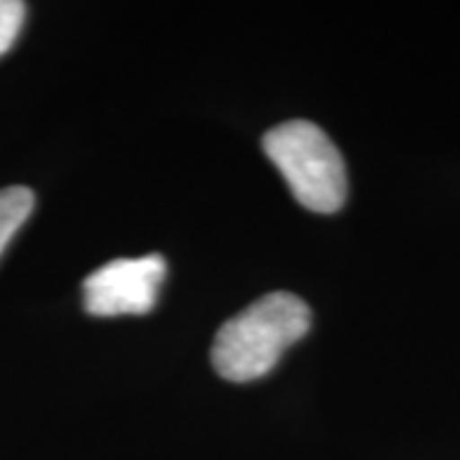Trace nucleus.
<instances>
[{
    "label": "nucleus",
    "mask_w": 460,
    "mask_h": 460,
    "mask_svg": "<svg viewBox=\"0 0 460 460\" xmlns=\"http://www.w3.org/2000/svg\"><path fill=\"white\" fill-rule=\"evenodd\" d=\"M310 307L289 292H271L233 314L217 330L213 343L215 371L228 381H256L266 376L281 353L310 330Z\"/></svg>",
    "instance_id": "nucleus-1"
},
{
    "label": "nucleus",
    "mask_w": 460,
    "mask_h": 460,
    "mask_svg": "<svg viewBox=\"0 0 460 460\" xmlns=\"http://www.w3.org/2000/svg\"><path fill=\"white\" fill-rule=\"evenodd\" d=\"M263 151L299 205L313 213L341 210L348 192L341 151L310 120H287L263 136Z\"/></svg>",
    "instance_id": "nucleus-2"
},
{
    "label": "nucleus",
    "mask_w": 460,
    "mask_h": 460,
    "mask_svg": "<svg viewBox=\"0 0 460 460\" xmlns=\"http://www.w3.org/2000/svg\"><path fill=\"white\" fill-rule=\"evenodd\" d=\"M164 277L166 261L159 253L115 259L84 279V310L95 317L151 313Z\"/></svg>",
    "instance_id": "nucleus-3"
},
{
    "label": "nucleus",
    "mask_w": 460,
    "mask_h": 460,
    "mask_svg": "<svg viewBox=\"0 0 460 460\" xmlns=\"http://www.w3.org/2000/svg\"><path fill=\"white\" fill-rule=\"evenodd\" d=\"M33 210V192L26 187L0 190V253L11 243L18 228L29 220Z\"/></svg>",
    "instance_id": "nucleus-4"
},
{
    "label": "nucleus",
    "mask_w": 460,
    "mask_h": 460,
    "mask_svg": "<svg viewBox=\"0 0 460 460\" xmlns=\"http://www.w3.org/2000/svg\"><path fill=\"white\" fill-rule=\"evenodd\" d=\"M26 21V5L21 0H0V57L13 47Z\"/></svg>",
    "instance_id": "nucleus-5"
}]
</instances>
